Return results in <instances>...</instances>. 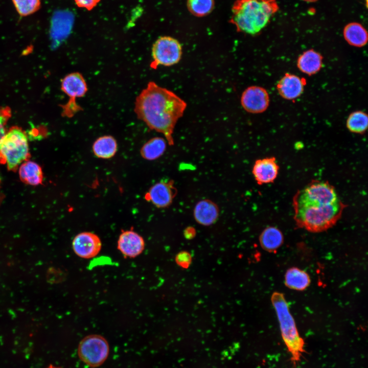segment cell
<instances>
[{
    "instance_id": "6da1fadb",
    "label": "cell",
    "mask_w": 368,
    "mask_h": 368,
    "mask_svg": "<svg viewBox=\"0 0 368 368\" xmlns=\"http://www.w3.org/2000/svg\"><path fill=\"white\" fill-rule=\"evenodd\" d=\"M296 225L311 232H321L334 225L347 206L328 181L313 180L299 190L292 200Z\"/></svg>"
},
{
    "instance_id": "7a4b0ae2",
    "label": "cell",
    "mask_w": 368,
    "mask_h": 368,
    "mask_svg": "<svg viewBox=\"0 0 368 368\" xmlns=\"http://www.w3.org/2000/svg\"><path fill=\"white\" fill-rule=\"evenodd\" d=\"M187 106L174 92L150 81L136 97L134 111L139 120L150 129L163 134L168 144L173 146L175 126Z\"/></svg>"
},
{
    "instance_id": "3957f363",
    "label": "cell",
    "mask_w": 368,
    "mask_h": 368,
    "mask_svg": "<svg viewBox=\"0 0 368 368\" xmlns=\"http://www.w3.org/2000/svg\"><path fill=\"white\" fill-rule=\"evenodd\" d=\"M279 9L275 0H237L232 7L229 22L239 32L258 34Z\"/></svg>"
},
{
    "instance_id": "277c9868",
    "label": "cell",
    "mask_w": 368,
    "mask_h": 368,
    "mask_svg": "<svg viewBox=\"0 0 368 368\" xmlns=\"http://www.w3.org/2000/svg\"><path fill=\"white\" fill-rule=\"evenodd\" d=\"M271 300L277 314L283 340L291 355V360L295 366L305 352L304 339L298 332L284 294L274 292Z\"/></svg>"
},
{
    "instance_id": "5b68a950",
    "label": "cell",
    "mask_w": 368,
    "mask_h": 368,
    "mask_svg": "<svg viewBox=\"0 0 368 368\" xmlns=\"http://www.w3.org/2000/svg\"><path fill=\"white\" fill-rule=\"evenodd\" d=\"M1 153L11 171H15L20 164L30 157L28 138L20 127L12 126L6 132L1 143Z\"/></svg>"
},
{
    "instance_id": "8992f818",
    "label": "cell",
    "mask_w": 368,
    "mask_h": 368,
    "mask_svg": "<svg viewBox=\"0 0 368 368\" xmlns=\"http://www.w3.org/2000/svg\"><path fill=\"white\" fill-rule=\"evenodd\" d=\"M61 89L67 96L68 100L60 105L62 117L71 118L83 110L78 104L76 99L84 97L88 88L83 75L79 72H73L66 75L61 81Z\"/></svg>"
},
{
    "instance_id": "52a82bcc",
    "label": "cell",
    "mask_w": 368,
    "mask_h": 368,
    "mask_svg": "<svg viewBox=\"0 0 368 368\" xmlns=\"http://www.w3.org/2000/svg\"><path fill=\"white\" fill-rule=\"evenodd\" d=\"M109 351L108 343L100 335H90L80 341L78 348L79 357L91 367L101 365L107 359Z\"/></svg>"
},
{
    "instance_id": "ba28073f",
    "label": "cell",
    "mask_w": 368,
    "mask_h": 368,
    "mask_svg": "<svg viewBox=\"0 0 368 368\" xmlns=\"http://www.w3.org/2000/svg\"><path fill=\"white\" fill-rule=\"evenodd\" d=\"M182 54L180 43L170 36H161L152 47V61L150 67L156 69L158 65L170 66L178 63Z\"/></svg>"
},
{
    "instance_id": "9c48e42d",
    "label": "cell",
    "mask_w": 368,
    "mask_h": 368,
    "mask_svg": "<svg viewBox=\"0 0 368 368\" xmlns=\"http://www.w3.org/2000/svg\"><path fill=\"white\" fill-rule=\"evenodd\" d=\"M177 190L173 180H161L149 189L145 199L158 208L169 206L176 197Z\"/></svg>"
},
{
    "instance_id": "30bf717a",
    "label": "cell",
    "mask_w": 368,
    "mask_h": 368,
    "mask_svg": "<svg viewBox=\"0 0 368 368\" xmlns=\"http://www.w3.org/2000/svg\"><path fill=\"white\" fill-rule=\"evenodd\" d=\"M269 104L267 91L259 86H250L246 88L241 97V104L243 109L251 113L265 111Z\"/></svg>"
},
{
    "instance_id": "8fae6325",
    "label": "cell",
    "mask_w": 368,
    "mask_h": 368,
    "mask_svg": "<svg viewBox=\"0 0 368 368\" xmlns=\"http://www.w3.org/2000/svg\"><path fill=\"white\" fill-rule=\"evenodd\" d=\"M72 247L74 252L78 257L83 259H90L99 253L102 243L96 234L84 232L75 237L72 242Z\"/></svg>"
},
{
    "instance_id": "7c38bea8",
    "label": "cell",
    "mask_w": 368,
    "mask_h": 368,
    "mask_svg": "<svg viewBox=\"0 0 368 368\" xmlns=\"http://www.w3.org/2000/svg\"><path fill=\"white\" fill-rule=\"evenodd\" d=\"M279 166L274 157H267L256 160L252 169L254 177L259 185L273 182L277 178Z\"/></svg>"
},
{
    "instance_id": "4fadbf2b",
    "label": "cell",
    "mask_w": 368,
    "mask_h": 368,
    "mask_svg": "<svg viewBox=\"0 0 368 368\" xmlns=\"http://www.w3.org/2000/svg\"><path fill=\"white\" fill-rule=\"evenodd\" d=\"M117 248L125 257L135 258L144 250L145 241L133 230L122 231L118 240Z\"/></svg>"
},
{
    "instance_id": "5bb4252c",
    "label": "cell",
    "mask_w": 368,
    "mask_h": 368,
    "mask_svg": "<svg viewBox=\"0 0 368 368\" xmlns=\"http://www.w3.org/2000/svg\"><path fill=\"white\" fill-rule=\"evenodd\" d=\"M219 213V206L215 202L205 199L196 203L193 210V216L198 224L210 226L216 222Z\"/></svg>"
},
{
    "instance_id": "9a60e30c",
    "label": "cell",
    "mask_w": 368,
    "mask_h": 368,
    "mask_svg": "<svg viewBox=\"0 0 368 368\" xmlns=\"http://www.w3.org/2000/svg\"><path fill=\"white\" fill-rule=\"evenodd\" d=\"M304 83L298 76L286 74L278 82L277 88L280 95L287 100H294L304 91Z\"/></svg>"
},
{
    "instance_id": "2e32d148",
    "label": "cell",
    "mask_w": 368,
    "mask_h": 368,
    "mask_svg": "<svg viewBox=\"0 0 368 368\" xmlns=\"http://www.w3.org/2000/svg\"><path fill=\"white\" fill-rule=\"evenodd\" d=\"M322 65V56L312 49L303 52L297 60V66L300 71L308 75L317 73Z\"/></svg>"
},
{
    "instance_id": "e0dca14e",
    "label": "cell",
    "mask_w": 368,
    "mask_h": 368,
    "mask_svg": "<svg viewBox=\"0 0 368 368\" xmlns=\"http://www.w3.org/2000/svg\"><path fill=\"white\" fill-rule=\"evenodd\" d=\"M71 17L69 14L64 12L57 13L53 17L51 35L55 42H60L69 34L72 24Z\"/></svg>"
},
{
    "instance_id": "ac0fdd59",
    "label": "cell",
    "mask_w": 368,
    "mask_h": 368,
    "mask_svg": "<svg viewBox=\"0 0 368 368\" xmlns=\"http://www.w3.org/2000/svg\"><path fill=\"white\" fill-rule=\"evenodd\" d=\"M343 34L347 42L354 47H362L367 42V32L358 22H353L347 24L343 29Z\"/></svg>"
},
{
    "instance_id": "d6986e66",
    "label": "cell",
    "mask_w": 368,
    "mask_h": 368,
    "mask_svg": "<svg viewBox=\"0 0 368 368\" xmlns=\"http://www.w3.org/2000/svg\"><path fill=\"white\" fill-rule=\"evenodd\" d=\"M92 148L95 155L97 157L109 159L116 153L118 144L112 136L106 135L98 138L94 142Z\"/></svg>"
},
{
    "instance_id": "ffe728a7",
    "label": "cell",
    "mask_w": 368,
    "mask_h": 368,
    "mask_svg": "<svg viewBox=\"0 0 368 368\" xmlns=\"http://www.w3.org/2000/svg\"><path fill=\"white\" fill-rule=\"evenodd\" d=\"M284 237L282 232L274 226L265 228L259 237L261 247L266 251L273 252L283 244Z\"/></svg>"
},
{
    "instance_id": "44dd1931",
    "label": "cell",
    "mask_w": 368,
    "mask_h": 368,
    "mask_svg": "<svg viewBox=\"0 0 368 368\" xmlns=\"http://www.w3.org/2000/svg\"><path fill=\"white\" fill-rule=\"evenodd\" d=\"M19 177L24 182L33 186L41 183L43 175L41 167L36 163L26 160L19 169Z\"/></svg>"
},
{
    "instance_id": "7402d4cb",
    "label": "cell",
    "mask_w": 368,
    "mask_h": 368,
    "mask_svg": "<svg viewBox=\"0 0 368 368\" xmlns=\"http://www.w3.org/2000/svg\"><path fill=\"white\" fill-rule=\"evenodd\" d=\"M286 286L293 290H304L310 283L308 274L297 267L288 269L285 275Z\"/></svg>"
},
{
    "instance_id": "603a6c76",
    "label": "cell",
    "mask_w": 368,
    "mask_h": 368,
    "mask_svg": "<svg viewBox=\"0 0 368 368\" xmlns=\"http://www.w3.org/2000/svg\"><path fill=\"white\" fill-rule=\"evenodd\" d=\"M167 148V141L162 137H154L148 140L142 146L140 154L149 160L156 159L163 155Z\"/></svg>"
},
{
    "instance_id": "cb8c5ba5",
    "label": "cell",
    "mask_w": 368,
    "mask_h": 368,
    "mask_svg": "<svg viewBox=\"0 0 368 368\" xmlns=\"http://www.w3.org/2000/svg\"><path fill=\"white\" fill-rule=\"evenodd\" d=\"M348 130L355 133L363 134L367 129L368 117L367 114L361 110L352 112L346 122Z\"/></svg>"
},
{
    "instance_id": "d4e9b609",
    "label": "cell",
    "mask_w": 368,
    "mask_h": 368,
    "mask_svg": "<svg viewBox=\"0 0 368 368\" xmlns=\"http://www.w3.org/2000/svg\"><path fill=\"white\" fill-rule=\"evenodd\" d=\"M189 11L197 17H203L210 14L215 6L214 0H187Z\"/></svg>"
},
{
    "instance_id": "484cf974",
    "label": "cell",
    "mask_w": 368,
    "mask_h": 368,
    "mask_svg": "<svg viewBox=\"0 0 368 368\" xmlns=\"http://www.w3.org/2000/svg\"><path fill=\"white\" fill-rule=\"evenodd\" d=\"M19 15L26 16L37 11L41 6V0H12Z\"/></svg>"
},
{
    "instance_id": "4316f807",
    "label": "cell",
    "mask_w": 368,
    "mask_h": 368,
    "mask_svg": "<svg viewBox=\"0 0 368 368\" xmlns=\"http://www.w3.org/2000/svg\"><path fill=\"white\" fill-rule=\"evenodd\" d=\"M11 117V109L8 107H0V164H5V161L1 153V146L2 140L6 133V126Z\"/></svg>"
},
{
    "instance_id": "83f0119b",
    "label": "cell",
    "mask_w": 368,
    "mask_h": 368,
    "mask_svg": "<svg viewBox=\"0 0 368 368\" xmlns=\"http://www.w3.org/2000/svg\"><path fill=\"white\" fill-rule=\"evenodd\" d=\"M192 258L191 254L187 251H181L175 257V262L180 267L187 269L192 263Z\"/></svg>"
},
{
    "instance_id": "f1b7e54d",
    "label": "cell",
    "mask_w": 368,
    "mask_h": 368,
    "mask_svg": "<svg viewBox=\"0 0 368 368\" xmlns=\"http://www.w3.org/2000/svg\"><path fill=\"white\" fill-rule=\"evenodd\" d=\"M77 6L90 11L93 9L100 0H74Z\"/></svg>"
},
{
    "instance_id": "f546056e",
    "label": "cell",
    "mask_w": 368,
    "mask_h": 368,
    "mask_svg": "<svg viewBox=\"0 0 368 368\" xmlns=\"http://www.w3.org/2000/svg\"><path fill=\"white\" fill-rule=\"evenodd\" d=\"M196 234V231L193 227L188 226L183 231V235L185 238L188 240L194 238Z\"/></svg>"
},
{
    "instance_id": "4dcf8cb0",
    "label": "cell",
    "mask_w": 368,
    "mask_h": 368,
    "mask_svg": "<svg viewBox=\"0 0 368 368\" xmlns=\"http://www.w3.org/2000/svg\"><path fill=\"white\" fill-rule=\"evenodd\" d=\"M46 368H61V367H60L56 366H55V365H53L51 364V365H50L49 366H48V367H46Z\"/></svg>"
},
{
    "instance_id": "1f68e13d",
    "label": "cell",
    "mask_w": 368,
    "mask_h": 368,
    "mask_svg": "<svg viewBox=\"0 0 368 368\" xmlns=\"http://www.w3.org/2000/svg\"><path fill=\"white\" fill-rule=\"evenodd\" d=\"M302 1H305L307 2H315L317 1V0H302Z\"/></svg>"
}]
</instances>
